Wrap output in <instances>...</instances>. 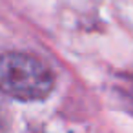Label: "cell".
I'll return each instance as SVG.
<instances>
[{
	"instance_id": "cell-1",
	"label": "cell",
	"mask_w": 133,
	"mask_h": 133,
	"mask_svg": "<svg viewBox=\"0 0 133 133\" xmlns=\"http://www.w3.org/2000/svg\"><path fill=\"white\" fill-rule=\"evenodd\" d=\"M53 89L49 68L28 53L0 57V91L18 100H42Z\"/></svg>"
}]
</instances>
